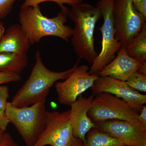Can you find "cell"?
<instances>
[{
  "instance_id": "3957f363",
  "label": "cell",
  "mask_w": 146,
  "mask_h": 146,
  "mask_svg": "<svg viewBox=\"0 0 146 146\" xmlns=\"http://www.w3.org/2000/svg\"><path fill=\"white\" fill-rule=\"evenodd\" d=\"M68 17L74 24L72 44L75 52L80 59L92 64L98 55L94 46V33L97 22L102 17L100 8L81 3L72 6Z\"/></svg>"
},
{
  "instance_id": "7402d4cb",
  "label": "cell",
  "mask_w": 146,
  "mask_h": 146,
  "mask_svg": "<svg viewBox=\"0 0 146 146\" xmlns=\"http://www.w3.org/2000/svg\"><path fill=\"white\" fill-rule=\"evenodd\" d=\"M9 96V89L8 86L0 85V109L5 110Z\"/></svg>"
},
{
  "instance_id": "ffe728a7",
  "label": "cell",
  "mask_w": 146,
  "mask_h": 146,
  "mask_svg": "<svg viewBox=\"0 0 146 146\" xmlns=\"http://www.w3.org/2000/svg\"><path fill=\"white\" fill-rule=\"evenodd\" d=\"M21 75L10 72H0V85L11 82L20 81Z\"/></svg>"
},
{
  "instance_id": "e0dca14e",
  "label": "cell",
  "mask_w": 146,
  "mask_h": 146,
  "mask_svg": "<svg viewBox=\"0 0 146 146\" xmlns=\"http://www.w3.org/2000/svg\"><path fill=\"white\" fill-rule=\"evenodd\" d=\"M125 49L132 58L141 62L146 61V28Z\"/></svg>"
},
{
  "instance_id": "484cf974",
  "label": "cell",
  "mask_w": 146,
  "mask_h": 146,
  "mask_svg": "<svg viewBox=\"0 0 146 146\" xmlns=\"http://www.w3.org/2000/svg\"><path fill=\"white\" fill-rule=\"evenodd\" d=\"M137 120L144 125H146V106H143L141 112L138 114Z\"/></svg>"
},
{
  "instance_id": "4316f807",
  "label": "cell",
  "mask_w": 146,
  "mask_h": 146,
  "mask_svg": "<svg viewBox=\"0 0 146 146\" xmlns=\"http://www.w3.org/2000/svg\"><path fill=\"white\" fill-rule=\"evenodd\" d=\"M141 62H142V64L141 66L139 67L137 72L141 74L146 75V61Z\"/></svg>"
},
{
  "instance_id": "d4e9b609",
  "label": "cell",
  "mask_w": 146,
  "mask_h": 146,
  "mask_svg": "<svg viewBox=\"0 0 146 146\" xmlns=\"http://www.w3.org/2000/svg\"><path fill=\"white\" fill-rule=\"evenodd\" d=\"M133 4L136 10L146 19V0H143L140 2Z\"/></svg>"
},
{
  "instance_id": "7a4b0ae2",
  "label": "cell",
  "mask_w": 146,
  "mask_h": 146,
  "mask_svg": "<svg viewBox=\"0 0 146 146\" xmlns=\"http://www.w3.org/2000/svg\"><path fill=\"white\" fill-rule=\"evenodd\" d=\"M69 9L64 6L55 17L48 18L42 14L39 6L21 9L20 25L26 34L31 45L39 43L43 37L55 36L68 42L73 29L66 25Z\"/></svg>"
},
{
  "instance_id": "8fae6325",
  "label": "cell",
  "mask_w": 146,
  "mask_h": 146,
  "mask_svg": "<svg viewBox=\"0 0 146 146\" xmlns=\"http://www.w3.org/2000/svg\"><path fill=\"white\" fill-rule=\"evenodd\" d=\"M93 95L110 93L127 103L136 112L139 113L146 103V96L128 86L125 82L109 76H99L91 88Z\"/></svg>"
},
{
  "instance_id": "9c48e42d",
  "label": "cell",
  "mask_w": 146,
  "mask_h": 146,
  "mask_svg": "<svg viewBox=\"0 0 146 146\" xmlns=\"http://www.w3.org/2000/svg\"><path fill=\"white\" fill-rule=\"evenodd\" d=\"M89 66H77L70 75L63 82H57L55 87L60 104L70 106L88 89H91L99 76L90 74Z\"/></svg>"
},
{
  "instance_id": "83f0119b",
  "label": "cell",
  "mask_w": 146,
  "mask_h": 146,
  "mask_svg": "<svg viewBox=\"0 0 146 146\" xmlns=\"http://www.w3.org/2000/svg\"><path fill=\"white\" fill-rule=\"evenodd\" d=\"M5 33V29L2 23L0 21V41L2 38Z\"/></svg>"
},
{
  "instance_id": "4fadbf2b",
  "label": "cell",
  "mask_w": 146,
  "mask_h": 146,
  "mask_svg": "<svg viewBox=\"0 0 146 146\" xmlns=\"http://www.w3.org/2000/svg\"><path fill=\"white\" fill-rule=\"evenodd\" d=\"M141 64V61L129 56L125 48L121 47L117 56L100 72L98 76L125 82L137 72Z\"/></svg>"
},
{
  "instance_id": "44dd1931",
  "label": "cell",
  "mask_w": 146,
  "mask_h": 146,
  "mask_svg": "<svg viewBox=\"0 0 146 146\" xmlns=\"http://www.w3.org/2000/svg\"><path fill=\"white\" fill-rule=\"evenodd\" d=\"M20 0H0V19L10 13L14 4Z\"/></svg>"
},
{
  "instance_id": "4dcf8cb0",
  "label": "cell",
  "mask_w": 146,
  "mask_h": 146,
  "mask_svg": "<svg viewBox=\"0 0 146 146\" xmlns=\"http://www.w3.org/2000/svg\"></svg>"
},
{
  "instance_id": "d6986e66",
  "label": "cell",
  "mask_w": 146,
  "mask_h": 146,
  "mask_svg": "<svg viewBox=\"0 0 146 146\" xmlns=\"http://www.w3.org/2000/svg\"><path fill=\"white\" fill-rule=\"evenodd\" d=\"M47 1L56 3L60 8H62L65 6L64 4L69 5L72 7L82 3V0H25L21 9L26 8L29 7L37 6L39 4Z\"/></svg>"
},
{
  "instance_id": "f546056e",
  "label": "cell",
  "mask_w": 146,
  "mask_h": 146,
  "mask_svg": "<svg viewBox=\"0 0 146 146\" xmlns=\"http://www.w3.org/2000/svg\"><path fill=\"white\" fill-rule=\"evenodd\" d=\"M131 1H132L133 3H135L140 2L142 1L143 0H131Z\"/></svg>"
},
{
  "instance_id": "cb8c5ba5",
  "label": "cell",
  "mask_w": 146,
  "mask_h": 146,
  "mask_svg": "<svg viewBox=\"0 0 146 146\" xmlns=\"http://www.w3.org/2000/svg\"><path fill=\"white\" fill-rule=\"evenodd\" d=\"M10 123L6 115L5 110L0 109V129L5 131Z\"/></svg>"
},
{
  "instance_id": "2e32d148",
  "label": "cell",
  "mask_w": 146,
  "mask_h": 146,
  "mask_svg": "<svg viewBox=\"0 0 146 146\" xmlns=\"http://www.w3.org/2000/svg\"><path fill=\"white\" fill-rule=\"evenodd\" d=\"M121 141L109 134L94 128L86 134L85 141L82 146H123Z\"/></svg>"
},
{
  "instance_id": "ba28073f",
  "label": "cell",
  "mask_w": 146,
  "mask_h": 146,
  "mask_svg": "<svg viewBox=\"0 0 146 146\" xmlns=\"http://www.w3.org/2000/svg\"><path fill=\"white\" fill-rule=\"evenodd\" d=\"M138 114L123 100L108 93H101L94 97L88 113L96 124L114 119L135 121Z\"/></svg>"
},
{
  "instance_id": "8992f818",
  "label": "cell",
  "mask_w": 146,
  "mask_h": 146,
  "mask_svg": "<svg viewBox=\"0 0 146 146\" xmlns=\"http://www.w3.org/2000/svg\"><path fill=\"white\" fill-rule=\"evenodd\" d=\"M70 110L61 112L47 111L44 129L33 146H82L74 136L70 122Z\"/></svg>"
},
{
  "instance_id": "603a6c76",
  "label": "cell",
  "mask_w": 146,
  "mask_h": 146,
  "mask_svg": "<svg viewBox=\"0 0 146 146\" xmlns=\"http://www.w3.org/2000/svg\"><path fill=\"white\" fill-rule=\"evenodd\" d=\"M0 146H19L10 133L5 131L0 140Z\"/></svg>"
},
{
  "instance_id": "52a82bcc",
  "label": "cell",
  "mask_w": 146,
  "mask_h": 146,
  "mask_svg": "<svg viewBox=\"0 0 146 146\" xmlns=\"http://www.w3.org/2000/svg\"><path fill=\"white\" fill-rule=\"evenodd\" d=\"M114 2V0H100L97 3L104 19L103 24L99 29L102 33V48L89 69L90 74L98 75L100 72L115 58L116 53L121 48L115 36L112 18Z\"/></svg>"
},
{
  "instance_id": "5bb4252c",
  "label": "cell",
  "mask_w": 146,
  "mask_h": 146,
  "mask_svg": "<svg viewBox=\"0 0 146 146\" xmlns=\"http://www.w3.org/2000/svg\"><path fill=\"white\" fill-rule=\"evenodd\" d=\"M28 38L20 25L8 28L0 41V53L27 54L31 46Z\"/></svg>"
},
{
  "instance_id": "f1b7e54d",
  "label": "cell",
  "mask_w": 146,
  "mask_h": 146,
  "mask_svg": "<svg viewBox=\"0 0 146 146\" xmlns=\"http://www.w3.org/2000/svg\"><path fill=\"white\" fill-rule=\"evenodd\" d=\"M5 131L0 129V140L1 139L2 137L3 134L4 133Z\"/></svg>"
},
{
  "instance_id": "30bf717a",
  "label": "cell",
  "mask_w": 146,
  "mask_h": 146,
  "mask_svg": "<svg viewBox=\"0 0 146 146\" xmlns=\"http://www.w3.org/2000/svg\"><path fill=\"white\" fill-rule=\"evenodd\" d=\"M98 130L106 132L126 146H146V125L138 121L110 120L96 124Z\"/></svg>"
},
{
  "instance_id": "9a60e30c",
  "label": "cell",
  "mask_w": 146,
  "mask_h": 146,
  "mask_svg": "<svg viewBox=\"0 0 146 146\" xmlns=\"http://www.w3.org/2000/svg\"><path fill=\"white\" fill-rule=\"evenodd\" d=\"M28 63L27 54L0 53V72H10L21 75Z\"/></svg>"
},
{
  "instance_id": "1f68e13d",
  "label": "cell",
  "mask_w": 146,
  "mask_h": 146,
  "mask_svg": "<svg viewBox=\"0 0 146 146\" xmlns=\"http://www.w3.org/2000/svg\"><path fill=\"white\" fill-rule=\"evenodd\" d=\"M0 20H1V19H0Z\"/></svg>"
},
{
  "instance_id": "7c38bea8",
  "label": "cell",
  "mask_w": 146,
  "mask_h": 146,
  "mask_svg": "<svg viewBox=\"0 0 146 146\" xmlns=\"http://www.w3.org/2000/svg\"><path fill=\"white\" fill-rule=\"evenodd\" d=\"M95 96L92 94L86 98L80 96L70 105V122L74 136L80 138L83 143L85 141L86 134L96 127V124L88 115L92 101Z\"/></svg>"
},
{
  "instance_id": "ac0fdd59",
  "label": "cell",
  "mask_w": 146,
  "mask_h": 146,
  "mask_svg": "<svg viewBox=\"0 0 146 146\" xmlns=\"http://www.w3.org/2000/svg\"><path fill=\"white\" fill-rule=\"evenodd\" d=\"M125 82L136 91L146 92V75L136 72Z\"/></svg>"
},
{
  "instance_id": "5b68a950",
  "label": "cell",
  "mask_w": 146,
  "mask_h": 146,
  "mask_svg": "<svg viewBox=\"0 0 146 146\" xmlns=\"http://www.w3.org/2000/svg\"><path fill=\"white\" fill-rule=\"evenodd\" d=\"M115 38L126 48L146 28V19L131 0H114L112 12Z\"/></svg>"
},
{
  "instance_id": "6da1fadb",
  "label": "cell",
  "mask_w": 146,
  "mask_h": 146,
  "mask_svg": "<svg viewBox=\"0 0 146 146\" xmlns=\"http://www.w3.org/2000/svg\"><path fill=\"white\" fill-rule=\"evenodd\" d=\"M35 62L31 73L25 83L16 92L11 102L17 107L29 106L42 99L46 98L54 84L68 78L78 65L80 59L70 69L63 72H54L45 66L39 50L35 53Z\"/></svg>"
},
{
  "instance_id": "277c9868",
  "label": "cell",
  "mask_w": 146,
  "mask_h": 146,
  "mask_svg": "<svg viewBox=\"0 0 146 146\" xmlns=\"http://www.w3.org/2000/svg\"><path fill=\"white\" fill-rule=\"evenodd\" d=\"M46 99L29 106L17 107L8 102L6 115L26 146H33L44 129Z\"/></svg>"
}]
</instances>
